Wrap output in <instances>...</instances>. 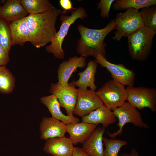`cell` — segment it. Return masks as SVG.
<instances>
[{"label":"cell","mask_w":156,"mask_h":156,"mask_svg":"<svg viewBox=\"0 0 156 156\" xmlns=\"http://www.w3.org/2000/svg\"><path fill=\"white\" fill-rule=\"evenodd\" d=\"M61 10L53 6L41 14H29L25 17L31 33L30 42L38 48L51 42L57 32L55 24Z\"/></svg>","instance_id":"obj_1"},{"label":"cell","mask_w":156,"mask_h":156,"mask_svg":"<svg viewBox=\"0 0 156 156\" xmlns=\"http://www.w3.org/2000/svg\"><path fill=\"white\" fill-rule=\"evenodd\" d=\"M77 29L80 37L77 41V51L81 56L95 57L99 54L105 57L107 44L104 40L108 34L116 29L114 19L102 29H90L80 24L78 25Z\"/></svg>","instance_id":"obj_2"},{"label":"cell","mask_w":156,"mask_h":156,"mask_svg":"<svg viewBox=\"0 0 156 156\" xmlns=\"http://www.w3.org/2000/svg\"><path fill=\"white\" fill-rule=\"evenodd\" d=\"M156 34V31L144 26L127 37L129 54L133 60L142 62L148 59Z\"/></svg>","instance_id":"obj_3"},{"label":"cell","mask_w":156,"mask_h":156,"mask_svg":"<svg viewBox=\"0 0 156 156\" xmlns=\"http://www.w3.org/2000/svg\"><path fill=\"white\" fill-rule=\"evenodd\" d=\"M62 14L60 17L61 25L59 31L56 33L51 44L45 48L47 52L52 53L55 57L60 59L64 57L65 53L62 48V44L70 25L77 19L82 20L88 16L85 9L81 7L73 8L70 15Z\"/></svg>","instance_id":"obj_4"},{"label":"cell","mask_w":156,"mask_h":156,"mask_svg":"<svg viewBox=\"0 0 156 156\" xmlns=\"http://www.w3.org/2000/svg\"><path fill=\"white\" fill-rule=\"evenodd\" d=\"M114 20L116 29L112 39L120 41L144 26L139 10L130 8L117 14Z\"/></svg>","instance_id":"obj_5"},{"label":"cell","mask_w":156,"mask_h":156,"mask_svg":"<svg viewBox=\"0 0 156 156\" xmlns=\"http://www.w3.org/2000/svg\"><path fill=\"white\" fill-rule=\"evenodd\" d=\"M96 93L103 104L111 110L120 107L127 101L125 86L112 79L105 83Z\"/></svg>","instance_id":"obj_6"},{"label":"cell","mask_w":156,"mask_h":156,"mask_svg":"<svg viewBox=\"0 0 156 156\" xmlns=\"http://www.w3.org/2000/svg\"><path fill=\"white\" fill-rule=\"evenodd\" d=\"M113 112L118 120L116 126L119 129L117 131L112 133L107 132L108 136L112 139L121 135L123 131L124 126L127 123H131L135 127L140 128H149V126L143 121L138 109L127 101L125 102L120 107L114 109Z\"/></svg>","instance_id":"obj_7"},{"label":"cell","mask_w":156,"mask_h":156,"mask_svg":"<svg viewBox=\"0 0 156 156\" xmlns=\"http://www.w3.org/2000/svg\"><path fill=\"white\" fill-rule=\"evenodd\" d=\"M127 101L138 109L149 108L152 112L156 111V90L144 86L127 87Z\"/></svg>","instance_id":"obj_8"},{"label":"cell","mask_w":156,"mask_h":156,"mask_svg":"<svg viewBox=\"0 0 156 156\" xmlns=\"http://www.w3.org/2000/svg\"><path fill=\"white\" fill-rule=\"evenodd\" d=\"M95 61L100 66L106 68L111 74L112 79L127 87L133 86L135 73L134 71L127 68L123 64H116L110 62L105 57L98 54Z\"/></svg>","instance_id":"obj_9"},{"label":"cell","mask_w":156,"mask_h":156,"mask_svg":"<svg viewBox=\"0 0 156 156\" xmlns=\"http://www.w3.org/2000/svg\"><path fill=\"white\" fill-rule=\"evenodd\" d=\"M75 81L73 79L64 86H59L57 83H52L49 90L57 98L60 107L65 109L67 115L73 114L77 102L78 89L76 88Z\"/></svg>","instance_id":"obj_10"},{"label":"cell","mask_w":156,"mask_h":156,"mask_svg":"<svg viewBox=\"0 0 156 156\" xmlns=\"http://www.w3.org/2000/svg\"><path fill=\"white\" fill-rule=\"evenodd\" d=\"M77 89V102L73 114L82 117L103 105L96 95L95 90Z\"/></svg>","instance_id":"obj_11"},{"label":"cell","mask_w":156,"mask_h":156,"mask_svg":"<svg viewBox=\"0 0 156 156\" xmlns=\"http://www.w3.org/2000/svg\"><path fill=\"white\" fill-rule=\"evenodd\" d=\"M86 65L85 57L82 56H75L63 61L57 70L58 85L61 86H67L72 74L77 71V68H84Z\"/></svg>","instance_id":"obj_12"},{"label":"cell","mask_w":156,"mask_h":156,"mask_svg":"<svg viewBox=\"0 0 156 156\" xmlns=\"http://www.w3.org/2000/svg\"><path fill=\"white\" fill-rule=\"evenodd\" d=\"M39 131L42 140L62 137L65 136L66 125L52 117H43L40 124Z\"/></svg>","instance_id":"obj_13"},{"label":"cell","mask_w":156,"mask_h":156,"mask_svg":"<svg viewBox=\"0 0 156 156\" xmlns=\"http://www.w3.org/2000/svg\"><path fill=\"white\" fill-rule=\"evenodd\" d=\"M74 147L70 138L65 136L46 140L43 151L53 156H72Z\"/></svg>","instance_id":"obj_14"},{"label":"cell","mask_w":156,"mask_h":156,"mask_svg":"<svg viewBox=\"0 0 156 156\" xmlns=\"http://www.w3.org/2000/svg\"><path fill=\"white\" fill-rule=\"evenodd\" d=\"M98 125L83 122L72 123L66 125V132L73 145L83 144L89 137L97 127Z\"/></svg>","instance_id":"obj_15"},{"label":"cell","mask_w":156,"mask_h":156,"mask_svg":"<svg viewBox=\"0 0 156 156\" xmlns=\"http://www.w3.org/2000/svg\"><path fill=\"white\" fill-rule=\"evenodd\" d=\"M116 121L113 111L103 104L82 117V122L97 125L101 124L105 129Z\"/></svg>","instance_id":"obj_16"},{"label":"cell","mask_w":156,"mask_h":156,"mask_svg":"<svg viewBox=\"0 0 156 156\" xmlns=\"http://www.w3.org/2000/svg\"><path fill=\"white\" fill-rule=\"evenodd\" d=\"M29 14L21 3V0L5 1L0 8V17L10 23Z\"/></svg>","instance_id":"obj_17"},{"label":"cell","mask_w":156,"mask_h":156,"mask_svg":"<svg viewBox=\"0 0 156 156\" xmlns=\"http://www.w3.org/2000/svg\"><path fill=\"white\" fill-rule=\"evenodd\" d=\"M40 102L47 108L52 117L59 120L66 125L79 122L80 119L75 117L73 114L66 115L63 113L60 106L56 96L53 94L43 96L40 99Z\"/></svg>","instance_id":"obj_18"},{"label":"cell","mask_w":156,"mask_h":156,"mask_svg":"<svg viewBox=\"0 0 156 156\" xmlns=\"http://www.w3.org/2000/svg\"><path fill=\"white\" fill-rule=\"evenodd\" d=\"M105 128L99 126L83 144L82 150L90 156H103V135Z\"/></svg>","instance_id":"obj_19"},{"label":"cell","mask_w":156,"mask_h":156,"mask_svg":"<svg viewBox=\"0 0 156 156\" xmlns=\"http://www.w3.org/2000/svg\"><path fill=\"white\" fill-rule=\"evenodd\" d=\"M12 39V46H23L27 42L30 41L31 33L27 25L25 17L10 24Z\"/></svg>","instance_id":"obj_20"},{"label":"cell","mask_w":156,"mask_h":156,"mask_svg":"<svg viewBox=\"0 0 156 156\" xmlns=\"http://www.w3.org/2000/svg\"><path fill=\"white\" fill-rule=\"evenodd\" d=\"M98 66L95 60L89 62L86 69L83 71L78 73L79 78L77 80L75 81V86L83 90H87L88 87L95 90L97 87L94 83L95 77Z\"/></svg>","instance_id":"obj_21"},{"label":"cell","mask_w":156,"mask_h":156,"mask_svg":"<svg viewBox=\"0 0 156 156\" xmlns=\"http://www.w3.org/2000/svg\"><path fill=\"white\" fill-rule=\"evenodd\" d=\"M156 5V0H116L112 6L114 10H120L130 8L139 10Z\"/></svg>","instance_id":"obj_22"},{"label":"cell","mask_w":156,"mask_h":156,"mask_svg":"<svg viewBox=\"0 0 156 156\" xmlns=\"http://www.w3.org/2000/svg\"><path fill=\"white\" fill-rule=\"evenodd\" d=\"M21 3L29 14L43 13L54 6L48 0H21Z\"/></svg>","instance_id":"obj_23"},{"label":"cell","mask_w":156,"mask_h":156,"mask_svg":"<svg viewBox=\"0 0 156 156\" xmlns=\"http://www.w3.org/2000/svg\"><path fill=\"white\" fill-rule=\"evenodd\" d=\"M15 81V77L5 66H0V92L8 94L12 92Z\"/></svg>","instance_id":"obj_24"},{"label":"cell","mask_w":156,"mask_h":156,"mask_svg":"<svg viewBox=\"0 0 156 156\" xmlns=\"http://www.w3.org/2000/svg\"><path fill=\"white\" fill-rule=\"evenodd\" d=\"M103 143L105 148L103 150V156H118L121 148L127 144V141L116 139H109L103 137Z\"/></svg>","instance_id":"obj_25"},{"label":"cell","mask_w":156,"mask_h":156,"mask_svg":"<svg viewBox=\"0 0 156 156\" xmlns=\"http://www.w3.org/2000/svg\"><path fill=\"white\" fill-rule=\"evenodd\" d=\"M10 24L0 17V44L8 55L12 46Z\"/></svg>","instance_id":"obj_26"},{"label":"cell","mask_w":156,"mask_h":156,"mask_svg":"<svg viewBox=\"0 0 156 156\" xmlns=\"http://www.w3.org/2000/svg\"><path fill=\"white\" fill-rule=\"evenodd\" d=\"M140 12L144 26L156 31V5L143 8Z\"/></svg>","instance_id":"obj_27"},{"label":"cell","mask_w":156,"mask_h":156,"mask_svg":"<svg viewBox=\"0 0 156 156\" xmlns=\"http://www.w3.org/2000/svg\"><path fill=\"white\" fill-rule=\"evenodd\" d=\"M115 0H101L97 4V8L101 10L100 16L102 18H107L113 3Z\"/></svg>","instance_id":"obj_28"},{"label":"cell","mask_w":156,"mask_h":156,"mask_svg":"<svg viewBox=\"0 0 156 156\" xmlns=\"http://www.w3.org/2000/svg\"><path fill=\"white\" fill-rule=\"evenodd\" d=\"M10 61L9 55L0 44V66H5Z\"/></svg>","instance_id":"obj_29"},{"label":"cell","mask_w":156,"mask_h":156,"mask_svg":"<svg viewBox=\"0 0 156 156\" xmlns=\"http://www.w3.org/2000/svg\"><path fill=\"white\" fill-rule=\"evenodd\" d=\"M59 2L61 7L65 10L61 14H66L67 10H70L73 8L71 2L70 0H60Z\"/></svg>","instance_id":"obj_30"},{"label":"cell","mask_w":156,"mask_h":156,"mask_svg":"<svg viewBox=\"0 0 156 156\" xmlns=\"http://www.w3.org/2000/svg\"><path fill=\"white\" fill-rule=\"evenodd\" d=\"M72 156H90L79 147H74Z\"/></svg>","instance_id":"obj_31"},{"label":"cell","mask_w":156,"mask_h":156,"mask_svg":"<svg viewBox=\"0 0 156 156\" xmlns=\"http://www.w3.org/2000/svg\"><path fill=\"white\" fill-rule=\"evenodd\" d=\"M121 156H139V153L135 149L133 148L130 153H124Z\"/></svg>","instance_id":"obj_32"},{"label":"cell","mask_w":156,"mask_h":156,"mask_svg":"<svg viewBox=\"0 0 156 156\" xmlns=\"http://www.w3.org/2000/svg\"><path fill=\"white\" fill-rule=\"evenodd\" d=\"M1 6V4L0 3V8Z\"/></svg>","instance_id":"obj_33"}]
</instances>
